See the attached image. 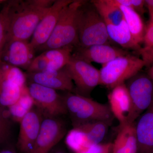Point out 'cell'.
I'll return each mask as SVG.
<instances>
[{
    "label": "cell",
    "instance_id": "obj_1",
    "mask_svg": "<svg viewBox=\"0 0 153 153\" xmlns=\"http://www.w3.org/2000/svg\"><path fill=\"white\" fill-rule=\"evenodd\" d=\"M55 1H9V27L7 42L16 40L28 41Z\"/></svg>",
    "mask_w": 153,
    "mask_h": 153
},
{
    "label": "cell",
    "instance_id": "obj_2",
    "mask_svg": "<svg viewBox=\"0 0 153 153\" xmlns=\"http://www.w3.org/2000/svg\"><path fill=\"white\" fill-rule=\"evenodd\" d=\"M63 97L67 114L70 116L74 128L93 122H105L111 124L114 118L108 105L71 92Z\"/></svg>",
    "mask_w": 153,
    "mask_h": 153
},
{
    "label": "cell",
    "instance_id": "obj_3",
    "mask_svg": "<svg viewBox=\"0 0 153 153\" xmlns=\"http://www.w3.org/2000/svg\"><path fill=\"white\" fill-rule=\"evenodd\" d=\"M77 47H87L98 44H108L110 39L106 24L93 5L84 1L78 12Z\"/></svg>",
    "mask_w": 153,
    "mask_h": 153
},
{
    "label": "cell",
    "instance_id": "obj_4",
    "mask_svg": "<svg viewBox=\"0 0 153 153\" xmlns=\"http://www.w3.org/2000/svg\"><path fill=\"white\" fill-rule=\"evenodd\" d=\"M83 1L82 0H73L63 8L49 40L37 50L43 52L66 46H78L77 14Z\"/></svg>",
    "mask_w": 153,
    "mask_h": 153
},
{
    "label": "cell",
    "instance_id": "obj_5",
    "mask_svg": "<svg viewBox=\"0 0 153 153\" xmlns=\"http://www.w3.org/2000/svg\"><path fill=\"white\" fill-rule=\"evenodd\" d=\"M145 66L141 58L130 54L118 57L102 65L100 70V85L112 89L125 83Z\"/></svg>",
    "mask_w": 153,
    "mask_h": 153
},
{
    "label": "cell",
    "instance_id": "obj_6",
    "mask_svg": "<svg viewBox=\"0 0 153 153\" xmlns=\"http://www.w3.org/2000/svg\"><path fill=\"white\" fill-rule=\"evenodd\" d=\"M125 84L131 102L127 124H131L135 122L153 103V81L147 74L140 71L128 79Z\"/></svg>",
    "mask_w": 153,
    "mask_h": 153
},
{
    "label": "cell",
    "instance_id": "obj_7",
    "mask_svg": "<svg viewBox=\"0 0 153 153\" xmlns=\"http://www.w3.org/2000/svg\"><path fill=\"white\" fill-rule=\"evenodd\" d=\"M64 68L72 79L77 94L89 97L93 89L100 85V70L73 54L70 61Z\"/></svg>",
    "mask_w": 153,
    "mask_h": 153
},
{
    "label": "cell",
    "instance_id": "obj_8",
    "mask_svg": "<svg viewBox=\"0 0 153 153\" xmlns=\"http://www.w3.org/2000/svg\"><path fill=\"white\" fill-rule=\"evenodd\" d=\"M27 86L35 106L44 117H59L67 114L63 97L56 90L33 82H30Z\"/></svg>",
    "mask_w": 153,
    "mask_h": 153
},
{
    "label": "cell",
    "instance_id": "obj_9",
    "mask_svg": "<svg viewBox=\"0 0 153 153\" xmlns=\"http://www.w3.org/2000/svg\"><path fill=\"white\" fill-rule=\"evenodd\" d=\"M66 133V125L59 117H44L37 139L29 153H49Z\"/></svg>",
    "mask_w": 153,
    "mask_h": 153
},
{
    "label": "cell",
    "instance_id": "obj_10",
    "mask_svg": "<svg viewBox=\"0 0 153 153\" xmlns=\"http://www.w3.org/2000/svg\"><path fill=\"white\" fill-rule=\"evenodd\" d=\"M35 51L28 41H9L4 47L0 61L27 70L35 57Z\"/></svg>",
    "mask_w": 153,
    "mask_h": 153
},
{
    "label": "cell",
    "instance_id": "obj_11",
    "mask_svg": "<svg viewBox=\"0 0 153 153\" xmlns=\"http://www.w3.org/2000/svg\"><path fill=\"white\" fill-rule=\"evenodd\" d=\"M73 0H56L50 10L39 22L30 43L35 49L44 45L49 40L56 27L61 11Z\"/></svg>",
    "mask_w": 153,
    "mask_h": 153
},
{
    "label": "cell",
    "instance_id": "obj_12",
    "mask_svg": "<svg viewBox=\"0 0 153 153\" xmlns=\"http://www.w3.org/2000/svg\"><path fill=\"white\" fill-rule=\"evenodd\" d=\"M44 116L34 106L20 122L18 146L23 153H29L33 148L41 129Z\"/></svg>",
    "mask_w": 153,
    "mask_h": 153
},
{
    "label": "cell",
    "instance_id": "obj_13",
    "mask_svg": "<svg viewBox=\"0 0 153 153\" xmlns=\"http://www.w3.org/2000/svg\"><path fill=\"white\" fill-rule=\"evenodd\" d=\"M73 55L88 63H100L102 65L120 56L130 54L123 49L108 44H98L87 47H76Z\"/></svg>",
    "mask_w": 153,
    "mask_h": 153
},
{
    "label": "cell",
    "instance_id": "obj_14",
    "mask_svg": "<svg viewBox=\"0 0 153 153\" xmlns=\"http://www.w3.org/2000/svg\"><path fill=\"white\" fill-rule=\"evenodd\" d=\"M30 82L37 83L55 90L71 92L74 90V85L69 74L63 68L60 70L27 73Z\"/></svg>",
    "mask_w": 153,
    "mask_h": 153
},
{
    "label": "cell",
    "instance_id": "obj_15",
    "mask_svg": "<svg viewBox=\"0 0 153 153\" xmlns=\"http://www.w3.org/2000/svg\"><path fill=\"white\" fill-rule=\"evenodd\" d=\"M108 98L111 112L119 122V127L126 124L131 110V102L125 83L113 88L108 95Z\"/></svg>",
    "mask_w": 153,
    "mask_h": 153
},
{
    "label": "cell",
    "instance_id": "obj_16",
    "mask_svg": "<svg viewBox=\"0 0 153 153\" xmlns=\"http://www.w3.org/2000/svg\"><path fill=\"white\" fill-rule=\"evenodd\" d=\"M75 47L68 46L42 52L36 57L37 67L42 71L60 70L70 61Z\"/></svg>",
    "mask_w": 153,
    "mask_h": 153
},
{
    "label": "cell",
    "instance_id": "obj_17",
    "mask_svg": "<svg viewBox=\"0 0 153 153\" xmlns=\"http://www.w3.org/2000/svg\"><path fill=\"white\" fill-rule=\"evenodd\" d=\"M135 124L137 153H153V102Z\"/></svg>",
    "mask_w": 153,
    "mask_h": 153
},
{
    "label": "cell",
    "instance_id": "obj_18",
    "mask_svg": "<svg viewBox=\"0 0 153 153\" xmlns=\"http://www.w3.org/2000/svg\"><path fill=\"white\" fill-rule=\"evenodd\" d=\"M138 143L135 122L119 127L113 143L111 153H137Z\"/></svg>",
    "mask_w": 153,
    "mask_h": 153
},
{
    "label": "cell",
    "instance_id": "obj_19",
    "mask_svg": "<svg viewBox=\"0 0 153 153\" xmlns=\"http://www.w3.org/2000/svg\"><path fill=\"white\" fill-rule=\"evenodd\" d=\"M105 23L110 40L123 49L134 50L138 53L142 48L135 41L124 19L117 25Z\"/></svg>",
    "mask_w": 153,
    "mask_h": 153
},
{
    "label": "cell",
    "instance_id": "obj_20",
    "mask_svg": "<svg viewBox=\"0 0 153 153\" xmlns=\"http://www.w3.org/2000/svg\"><path fill=\"white\" fill-rule=\"evenodd\" d=\"M116 6L121 10L125 21L135 41L141 46V44L143 43L146 30L141 17L137 12L129 8L122 6Z\"/></svg>",
    "mask_w": 153,
    "mask_h": 153
},
{
    "label": "cell",
    "instance_id": "obj_21",
    "mask_svg": "<svg viewBox=\"0 0 153 153\" xmlns=\"http://www.w3.org/2000/svg\"><path fill=\"white\" fill-rule=\"evenodd\" d=\"M91 3L105 23L117 25L124 19L121 10L111 0H93Z\"/></svg>",
    "mask_w": 153,
    "mask_h": 153
},
{
    "label": "cell",
    "instance_id": "obj_22",
    "mask_svg": "<svg viewBox=\"0 0 153 153\" xmlns=\"http://www.w3.org/2000/svg\"><path fill=\"white\" fill-rule=\"evenodd\" d=\"M23 88L0 75V105L9 107L16 103Z\"/></svg>",
    "mask_w": 153,
    "mask_h": 153
},
{
    "label": "cell",
    "instance_id": "obj_23",
    "mask_svg": "<svg viewBox=\"0 0 153 153\" xmlns=\"http://www.w3.org/2000/svg\"><path fill=\"white\" fill-rule=\"evenodd\" d=\"M111 124L105 122L96 121L88 123L75 128L79 129L85 134L91 144H97L101 143Z\"/></svg>",
    "mask_w": 153,
    "mask_h": 153
},
{
    "label": "cell",
    "instance_id": "obj_24",
    "mask_svg": "<svg viewBox=\"0 0 153 153\" xmlns=\"http://www.w3.org/2000/svg\"><path fill=\"white\" fill-rule=\"evenodd\" d=\"M35 106L34 100L30 95L26 85L22 90L21 97L14 104L9 106V111L17 121L21 122L23 117Z\"/></svg>",
    "mask_w": 153,
    "mask_h": 153
},
{
    "label": "cell",
    "instance_id": "obj_25",
    "mask_svg": "<svg viewBox=\"0 0 153 153\" xmlns=\"http://www.w3.org/2000/svg\"><path fill=\"white\" fill-rule=\"evenodd\" d=\"M65 143L68 147L74 153H79L91 144L85 134L77 128H73L68 131Z\"/></svg>",
    "mask_w": 153,
    "mask_h": 153
},
{
    "label": "cell",
    "instance_id": "obj_26",
    "mask_svg": "<svg viewBox=\"0 0 153 153\" xmlns=\"http://www.w3.org/2000/svg\"><path fill=\"white\" fill-rule=\"evenodd\" d=\"M0 75L7 80L16 84L22 88L26 86V74L18 67L7 63H0Z\"/></svg>",
    "mask_w": 153,
    "mask_h": 153
},
{
    "label": "cell",
    "instance_id": "obj_27",
    "mask_svg": "<svg viewBox=\"0 0 153 153\" xmlns=\"http://www.w3.org/2000/svg\"><path fill=\"white\" fill-rule=\"evenodd\" d=\"M9 1H6L3 4L2 8L0 10V59L7 40L9 27Z\"/></svg>",
    "mask_w": 153,
    "mask_h": 153
},
{
    "label": "cell",
    "instance_id": "obj_28",
    "mask_svg": "<svg viewBox=\"0 0 153 153\" xmlns=\"http://www.w3.org/2000/svg\"><path fill=\"white\" fill-rule=\"evenodd\" d=\"M116 5L122 6L132 9L139 14L143 15L145 12V1L144 0H111Z\"/></svg>",
    "mask_w": 153,
    "mask_h": 153
},
{
    "label": "cell",
    "instance_id": "obj_29",
    "mask_svg": "<svg viewBox=\"0 0 153 153\" xmlns=\"http://www.w3.org/2000/svg\"><path fill=\"white\" fill-rule=\"evenodd\" d=\"M112 143H100L91 145L79 153H111Z\"/></svg>",
    "mask_w": 153,
    "mask_h": 153
},
{
    "label": "cell",
    "instance_id": "obj_30",
    "mask_svg": "<svg viewBox=\"0 0 153 153\" xmlns=\"http://www.w3.org/2000/svg\"><path fill=\"white\" fill-rule=\"evenodd\" d=\"M9 133V126L0 107V143L7 140Z\"/></svg>",
    "mask_w": 153,
    "mask_h": 153
},
{
    "label": "cell",
    "instance_id": "obj_31",
    "mask_svg": "<svg viewBox=\"0 0 153 153\" xmlns=\"http://www.w3.org/2000/svg\"><path fill=\"white\" fill-rule=\"evenodd\" d=\"M141 56L145 66L149 67L153 63V46L149 48H142L138 52Z\"/></svg>",
    "mask_w": 153,
    "mask_h": 153
},
{
    "label": "cell",
    "instance_id": "obj_32",
    "mask_svg": "<svg viewBox=\"0 0 153 153\" xmlns=\"http://www.w3.org/2000/svg\"><path fill=\"white\" fill-rule=\"evenodd\" d=\"M143 44V48H149L153 46V21L149 22L148 27L146 28Z\"/></svg>",
    "mask_w": 153,
    "mask_h": 153
},
{
    "label": "cell",
    "instance_id": "obj_33",
    "mask_svg": "<svg viewBox=\"0 0 153 153\" xmlns=\"http://www.w3.org/2000/svg\"><path fill=\"white\" fill-rule=\"evenodd\" d=\"M145 4L149 15V22L153 21V0H146Z\"/></svg>",
    "mask_w": 153,
    "mask_h": 153
},
{
    "label": "cell",
    "instance_id": "obj_34",
    "mask_svg": "<svg viewBox=\"0 0 153 153\" xmlns=\"http://www.w3.org/2000/svg\"><path fill=\"white\" fill-rule=\"evenodd\" d=\"M49 153H67L66 151L61 146H57Z\"/></svg>",
    "mask_w": 153,
    "mask_h": 153
},
{
    "label": "cell",
    "instance_id": "obj_35",
    "mask_svg": "<svg viewBox=\"0 0 153 153\" xmlns=\"http://www.w3.org/2000/svg\"><path fill=\"white\" fill-rule=\"evenodd\" d=\"M149 69L147 72L148 76L153 81V63L149 67Z\"/></svg>",
    "mask_w": 153,
    "mask_h": 153
},
{
    "label": "cell",
    "instance_id": "obj_36",
    "mask_svg": "<svg viewBox=\"0 0 153 153\" xmlns=\"http://www.w3.org/2000/svg\"><path fill=\"white\" fill-rule=\"evenodd\" d=\"M0 153H16L13 151L11 150L7 149L4 150L0 152Z\"/></svg>",
    "mask_w": 153,
    "mask_h": 153
},
{
    "label": "cell",
    "instance_id": "obj_37",
    "mask_svg": "<svg viewBox=\"0 0 153 153\" xmlns=\"http://www.w3.org/2000/svg\"><path fill=\"white\" fill-rule=\"evenodd\" d=\"M6 1H4V0H0V5L2 4Z\"/></svg>",
    "mask_w": 153,
    "mask_h": 153
}]
</instances>
